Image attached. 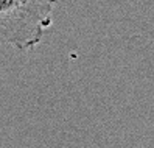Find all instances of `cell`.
Segmentation results:
<instances>
[{"instance_id": "1", "label": "cell", "mask_w": 154, "mask_h": 148, "mask_svg": "<svg viewBox=\"0 0 154 148\" xmlns=\"http://www.w3.org/2000/svg\"><path fill=\"white\" fill-rule=\"evenodd\" d=\"M58 0H0V27L5 45L25 52L38 45L53 22Z\"/></svg>"}, {"instance_id": "2", "label": "cell", "mask_w": 154, "mask_h": 148, "mask_svg": "<svg viewBox=\"0 0 154 148\" xmlns=\"http://www.w3.org/2000/svg\"><path fill=\"white\" fill-rule=\"evenodd\" d=\"M0 45H5V42H3V31H2V27H0Z\"/></svg>"}]
</instances>
